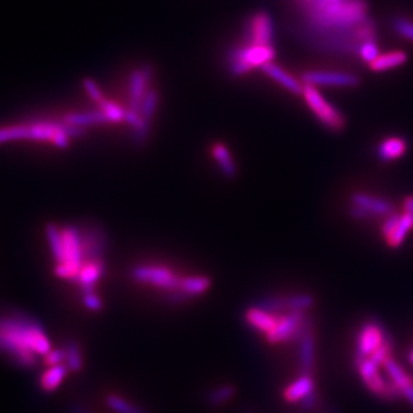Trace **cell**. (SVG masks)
Instances as JSON below:
<instances>
[{
	"label": "cell",
	"instance_id": "obj_6",
	"mask_svg": "<svg viewBox=\"0 0 413 413\" xmlns=\"http://www.w3.org/2000/svg\"><path fill=\"white\" fill-rule=\"evenodd\" d=\"M63 236V248H64V261L63 263L57 266L56 274L64 278L77 281L80 271L82 268V240L81 231L73 226L62 230Z\"/></svg>",
	"mask_w": 413,
	"mask_h": 413
},
{
	"label": "cell",
	"instance_id": "obj_23",
	"mask_svg": "<svg viewBox=\"0 0 413 413\" xmlns=\"http://www.w3.org/2000/svg\"><path fill=\"white\" fill-rule=\"evenodd\" d=\"M63 122L73 125V126H80V128H86L88 125H99V123H108L110 122L106 115L98 109V110H91V112H84V113H69L63 118Z\"/></svg>",
	"mask_w": 413,
	"mask_h": 413
},
{
	"label": "cell",
	"instance_id": "obj_7",
	"mask_svg": "<svg viewBox=\"0 0 413 413\" xmlns=\"http://www.w3.org/2000/svg\"><path fill=\"white\" fill-rule=\"evenodd\" d=\"M130 276L140 282L158 287L164 292L176 290L180 287L181 276H178L172 270L164 266L143 265L136 266L130 270Z\"/></svg>",
	"mask_w": 413,
	"mask_h": 413
},
{
	"label": "cell",
	"instance_id": "obj_22",
	"mask_svg": "<svg viewBox=\"0 0 413 413\" xmlns=\"http://www.w3.org/2000/svg\"><path fill=\"white\" fill-rule=\"evenodd\" d=\"M47 368L49 369H46L43 372V375L40 376L39 385H40L42 390H45V392H54L66 380L70 370L64 364L47 366Z\"/></svg>",
	"mask_w": 413,
	"mask_h": 413
},
{
	"label": "cell",
	"instance_id": "obj_45",
	"mask_svg": "<svg viewBox=\"0 0 413 413\" xmlns=\"http://www.w3.org/2000/svg\"><path fill=\"white\" fill-rule=\"evenodd\" d=\"M71 412L73 413H91L88 411L86 407H84L82 404H75V405H73V408H71Z\"/></svg>",
	"mask_w": 413,
	"mask_h": 413
},
{
	"label": "cell",
	"instance_id": "obj_24",
	"mask_svg": "<svg viewBox=\"0 0 413 413\" xmlns=\"http://www.w3.org/2000/svg\"><path fill=\"white\" fill-rule=\"evenodd\" d=\"M211 287V279L204 275H191L181 279L180 290L191 299L199 295L206 294Z\"/></svg>",
	"mask_w": 413,
	"mask_h": 413
},
{
	"label": "cell",
	"instance_id": "obj_8",
	"mask_svg": "<svg viewBox=\"0 0 413 413\" xmlns=\"http://www.w3.org/2000/svg\"><path fill=\"white\" fill-rule=\"evenodd\" d=\"M389 334L385 331L383 326L377 321H368L361 326L357 342H355V358H368L375 353Z\"/></svg>",
	"mask_w": 413,
	"mask_h": 413
},
{
	"label": "cell",
	"instance_id": "obj_17",
	"mask_svg": "<svg viewBox=\"0 0 413 413\" xmlns=\"http://www.w3.org/2000/svg\"><path fill=\"white\" fill-rule=\"evenodd\" d=\"M278 317L279 316H274L258 306L248 307L244 311L246 324H248L251 329H254L255 331L263 333L265 335L274 329V326L278 322Z\"/></svg>",
	"mask_w": 413,
	"mask_h": 413
},
{
	"label": "cell",
	"instance_id": "obj_42",
	"mask_svg": "<svg viewBox=\"0 0 413 413\" xmlns=\"http://www.w3.org/2000/svg\"><path fill=\"white\" fill-rule=\"evenodd\" d=\"M43 359H45V364L47 366L64 364V351H63V348L58 349V351H51L46 357H43Z\"/></svg>",
	"mask_w": 413,
	"mask_h": 413
},
{
	"label": "cell",
	"instance_id": "obj_14",
	"mask_svg": "<svg viewBox=\"0 0 413 413\" xmlns=\"http://www.w3.org/2000/svg\"><path fill=\"white\" fill-rule=\"evenodd\" d=\"M299 369L302 375H313L316 365V335L313 329L303 334L299 340Z\"/></svg>",
	"mask_w": 413,
	"mask_h": 413
},
{
	"label": "cell",
	"instance_id": "obj_18",
	"mask_svg": "<svg viewBox=\"0 0 413 413\" xmlns=\"http://www.w3.org/2000/svg\"><path fill=\"white\" fill-rule=\"evenodd\" d=\"M262 70L267 77H270L272 81H275L276 84L283 86L287 91H290L293 94H302L305 85L300 81H298L290 73L283 70L281 66H278L272 62H268L262 67Z\"/></svg>",
	"mask_w": 413,
	"mask_h": 413
},
{
	"label": "cell",
	"instance_id": "obj_5",
	"mask_svg": "<svg viewBox=\"0 0 413 413\" xmlns=\"http://www.w3.org/2000/svg\"><path fill=\"white\" fill-rule=\"evenodd\" d=\"M302 95L310 110L318 118V121L324 128L333 132H341L345 129L346 119L344 115L329 101L324 99V95L320 93L318 88L311 85H305Z\"/></svg>",
	"mask_w": 413,
	"mask_h": 413
},
{
	"label": "cell",
	"instance_id": "obj_12",
	"mask_svg": "<svg viewBox=\"0 0 413 413\" xmlns=\"http://www.w3.org/2000/svg\"><path fill=\"white\" fill-rule=\"evenodd\" d=\"M246 39L250 45L272 46V22L267 12L261 11L252 15L247 25Z\"/></svg>",
	"mask_w": 413,
	"mask_h": 413
},
{
	"label": "cell",
	"instance_id": "obj_2",
	"mask_svg": "<svg viewBox=\"0 0 413 413\" xmlns=\"http://www.w3.org/2000/svg\"><path fill=\"white\" fill-rule=\"evenodd\" d=\"M302 11L306 22L305 35L341 32L369 19L366 0H306Z\"/></svg>",
	"mask_w": 413,
	"mask_h": 413
},
{
	"label": "cell",
	"instance_id": "obj_9",
	"mask_svg": "<svg viewBox=\"0 0 413 413\" xmlns=\"http://www.w3.org/2000/svg\"><path fill=\"white\" fill-rule=\"evenodd\" d=\"M303 85L311 86H338V88H355L359 85V78L353 73L345 71H320L311 70L302 74Z\"/></svg>",
	"mask_w": 413,
	"mask_h": 413
},
{
	"label": "cell",
	"instance_id": "obj_37",
	"mask_svg": "<svg viewBox=\"0 0 413 413\" xmlns=\"http://www.w3.org/2000/svg\"><path fill=\"white\" fill-rule=\"evenodd\" d=\"M357 56L361 58V60L370 64L373 60H376L380 56L377 40H368V42L362 43Z\"/></svg>",
	"mask_w": 413,
	"mask_h": 413
},
{
	"label": "cell",
	"instance_id": "obj_25",
	"mask_svg": "<svg viewBox=\"0 0 413 413\" xmlns=\"http://www.w3.org/2000/svg\"><path fill=\"white\" fill-rule=\"evenodd\" d=\"M413 230V212H407L404 211L397 228L394 230V233L392 234L390 237L386 239V243L389 247L392 248H397L403 244V241L405 240L407 235Z\"/></svg>",
	"mask_w": 413,
	"mask_h": 413
},
{
	"label": "cell",
	"instance_id": "obj_31",
	"mask_svg": "<svg viewBox=\"0 0 413 413\" xmlns=\"http://www.w3.org/2000/svg\"><path fill=\"white\" fill-rule=\"evenodd\" d=\"M316 303V299L311 294L286 295V310L289 311H300L307 313Z\"/></svg>",
	"mask_w": 413,
	"mask_h": 413
},
{
	"label": "cell",
	"instance_id": "obj_1",
	"mask_svg": "<svg viewBox=\"0 0 413 413\" xmlns=\"http://www.w3.org/2000/svg\"><path fill=\"white\" fill-rule=\"evenodd\" d=\"M0 352L23 368H34L38 357L51 352L43 327L25 314L0 316Z\"/></svg>",
	"mask_w": 413,
	"mask_h": 413
},
{
	"label": "cell",
	"instance_id": "obj_30",
	"mask_svg": "<svg viewBox=\"0 0 413 413\" xmlns=\"http://www.w3.org/2000/svg\"><path fill=\"white\" fill-rule=\"evenodd\" d=\"M257 306L274 316H282L287 313L286 295H267L258 300Z\"/></svg>",
	"mask_w": 413,
	"mask_h": 413
},
{
	"label": "cell",
	"instance_id": "obj_40",
	"mask_svg": "<svg viewBox=\"0 0 413 413\" xmlns=\"http://www.w3.org/2000/svg\"><path fill=\"white\" fill-rule=\"evenodd\" d=\"M84 88L86 90L88 97H90L94 102L99 104V102H102V101L105 99V97H104L101 88L97 86V84H95L93 80H88H88H85V81H84Z\"/></svg>",
	"mask_w": 413,
	"mask_h": 413
},
{
	"label": "cell",
	"instance_id": "obj_43",
	"mask_svg": "<svg viewBox=\"0 0 413 413\" xmlns=\"http://www.w3.org/2000/svg\"><path fill=\"white\" fill-rule=\"evenodd\" d=\"M167 300L172 305H181V303H185L187 300H189L191 298L185 293H182L180 289L176 290H171V292H167Z\"/></svg>",
	"mask_w": 413,
	"mask_h": 413
},
{
	"label": "cell",
	"instance_id": "obj_34",
	"mask_svg": "<svg viewBox=\"0 0 413 413\" xmlns=\"http://www.w3.org/2000/svg\"><path fill=\"white\" fill-rule=\"evenodd\" d=\"M157 106H158V93L154 88H150L141 102V109H140L141 117L152 122V119L156 116Z\"/></svg>",
	"mask_w": 413,
	"mask_h": 413
},
{
	"label": "cell",
	"instance_id": "obj_33",
	"mask_svg": "<svg viewBox=\"0 0 413 413\" xmlns=\"http://www.w3.org/2000/svg\"><path fill=\"white\" fill-rule=\"evenodd\" d=\"M30 140L29 125H14L7 128H0V144L15 140Z\"/></svg>",
	"mask_w": 413,
	"mask_h": 413
},
{
	"label": "cell",
	"instance_id": "obj_28",
	"mask_svg": "<svg viewBox=\"0 0 413 413\" xmlns=\"http://www.w3.org/2000/svg\"><path fill=\"white\" fill-rule=\"evenodd\" d=\"M235 386L227 384V385H220L215 389H212L208 396H206V403L211 407H220L228 401H231L235 396Z\"/></svg>",
	"mask_w": 413,
	"mask_h": 413
},
{
	"label": "cell",
	"instance_id": "obj_29",
	"mask_svg": "<svg viewBox=\"0 0 413 413\" xmlns=\"http://www.w3.org/2000/svg\"><path fill=\"white\" fill-rule=\"evenodd\" d=\"M46 234L49 237V243L51 247V252L59 265L64 261V248H63V236L58 226L50 223L46 227Z\"/></svg>",
	"mask_w": 413,
	"mask_h": 413
},
{
	"label": "cell",
	"instance_id": "obj_11",
	"mask_svg": "<svg viewBox=\"0 0 413 413\" xmlns=\"http://www.w3.org/2000/svg\"><path fill=\"white\" fill-rule=\"evenodd\" d=\"M153 77V67L145 64L137 70H134L130 74L129 78V110L140 113L141 102L147 94L148 90L150 88V81Z\"/></svg>",
	"mask_w": 413,
	"mask_h": 413
},
{
	"label": "cell",
	"instance_id": "obj_32",
	"mask_svg": "<svg viewBox=\"0 0 413 413\" xmlns=\"http://www.w3.org/2000/svg\"><path fill=\"white\" fill-rule=\"evenodd\" d=\"M106 405L115 413H148L143 408L137 407L136 404L128 401L125 397L115 393L106 397Z\"/></svg>",
	"mask_w": 413,
	"mask_h": 413
},
{
	"label": "cell",
	"instance_id": "obj_4",
	"mask_svg": "<svg viewBox=\"0 0 413 413\" xmlns=\"http://www.w3.org/2000/svg\"><path fill=\"white\" fill-rule=\"evenodd\" d=\"M314 327L313 317L300 311H289L278 317L274 329L266 334L268 344H292L299 342L305 333Z\"/></svg>",
	"mask_w": 413,
	"mask_h": 413
},
{
	"label": "cell",
	"instance_id": "obj_27",
	"mask_svg": "<svg viewBox=\"0 0 413 413\" xmlns=\"http://www.w3.org/2000/svg\"><path fill=\"white\" fill-rule=\"evenodd\" d=\"M64 351V365L69 368L70 372H80L84 368V358L81 353V348L77 342L69 341L66 346L63 348Z\"/></svg>",
	"mask_w": 413,
	"mask_h": 413
},
{
	"label": "cell",
	"instance_id": "obj_15",
	"mask_svg": "<svg viewBox=\"0 0 413 413\" xmlns=\"http://www.w3.org/2000/svg\"><path fill=\"white\" fill-rule=\"evenodd\" d=\"M314 392H316V381L313 379V375L300 373V376L296 380L286 386V389L283 390V397L287 403L300 404L306 397H309Z\"/></svg>",
	"mask_w": 413,
	"mask_h": 413
},
{
	"label": "cell",
	"instance_id": "obj_38",
	"mask_svg": "<svg viewBox=\"0 0 413 413\" xmlns=\"http://www.w3.org/2000/svg\"><path fill=\"white\" fill-rule=\"evenodd\" d=\"M400 217H401V213L393 211L390 215H388L384 220L383 227H381V234H383L385 239L390 237L392 234L394 233V230L397 228L399 226V222H400Z\"/></svg>",
	"mask_w": 413,
	"mask_h": 413
},
{
	"label": "cell",
	"instance_id": "obj_35",
	"mask_svg": "<svg viewBox=\"0 0 413 413\" xmlns=\"http://www.w3.org/2000/svg\"><path fill=\"white\" fill-rule=\"evenodd\" d=\"M98 106L106 115V117L109 118L110 122H125L126 110H123L116 102L105 98L102 102L98 104Z\"/></svg>",
	"mask_w": 413,
	"mask_h": 413
},
{
	"label": "cell",
	"instance_id": "obj_39",
	"mask_svg": "<svg viewBox=\"0 0 413 413\" xmlns=\"http://www.w3.org/2000/svg\"><path fill=\"white\" fill-rule=\"evenodd\" d=\"M82 300H84V305L91 311H99L102 309V300L98 295L94 293V290L84 292Z\"/></svg>",
	"mask_w": 413,
	"mask_h": 413
},
{
	"label": "cell",
	"instance_id": "obj_16",
	"mask_svg": "<svg viewBox=\"0 0 413 413\" xmlns=\"http://www.w3.org/2000/svg\"><path fill=\"white\" fill-rule=\"evenodd\" d=\"M351 204L368 209L370 213L375 215V217H380V216L386 217L388 215H390L394 211L390 202L385 200L383 198H376L373 195L365 193V192L353 193L351 198Z\"/></svg>",
	"mask_w": 413,
	"mask_h": 413
},
{
	"label": "cell",
	"instance_id": "obj_36",
	"mask_svg": "<svg viewBox=\"0 0 413 413\" xmlns=\"http://www.w3.org/2000/svg\"><path fill=\"white\" fill-rule=\"evenodd\" d=\"M392 27L397 35L405 40L413 42V21L405 16H394L392 19Z\"/></svg>",
	"mask_w": 413,
	"mask_h": 413
},
{
	"label": "cell",
	"instance_id": "obj_47",
	"mask_svg": "<svg viewBox=\"0 0 413 413\" xmlns=\"http://www.w3.org/2000/svg\"><path fill=\"white\" fill-rule=\"evenodd\" d=\"M410 361H411V364L413 365V351L411 352V354H410Z\"/></svg>",
	"mask_w": 413,
	"mask_h": 413
},
{
	"label": "cell",
	"instance_id": "obj_48",
	"mask_svg": "<svg viewBox=\"0 0 413 413\" xmlns=\"http://www.w3.org/2000/svg\"><path fill=\"white\" fill-rule=\"evenodd\" d=\"M247 413H254V412H251V411H248V412H247Z\"/></svg>",
	"mask_w": 413,
	"mask_h": 413
},
{
	"label": "cell",
	"instance_id": "obj_26",
	"mask_svg": "<svg viewBox=\"0 0 413 413\" xmlns=\"http://www.w3.org/2000/svg\"><path fill=\"white\" fill-rule=\"evenodd\" d=\"M408 59L407 53L404 51H392V53H386V54H380L379 58L373 60L369 66L373 71H386V70H392L396 69L401 64H404Z\"/></svg>",
	"mask_w": 413,
	"mask_h": 413
},
{
	"label": "cell",
	"instance_id": "obj_46",
	"mask_svg": "<svg viewBox=\"0 0 413 413\" xmlns=\"http://www.w3.org/2000/svg\"><path fill=\"white\" fill-rule=\"evenodd\" d=\"M404 211L407 212H413V196H408L404 200Z\"/></svg>",
	"mask_w": 413,
	"mask_h": 413
},
{
	"label": "cell",
	"instance_id": "obj_3",
	"mask_svg": "<svg viewBox=\"0 0 413 413\" xmlns=\"http://www.w3.org/2000/svg\"><path fill=\"white\" fill-rule=\"evenodd\" d=\"M275 50L272 46H258L246 43L231 49L227 56V67L231 75L240 77L254 69L263 67L266 63L272 62Z\"/></svg>",
	"mask_w": 413,
	"mask_h": 413
},
{
	"label": "cell",
	"instance_id": "obj_20",
	"mask_svg": "<svg viewBox=\"0 0 413 413\" xmlns=\"http://www.w3.org/2000/svg\"><path fill=\"white\" fill-rule=\"evenodd\" d=\"M104 274H105V262L104 261L86 262L85 265H82L80 275L77 278V282L81 285L82 292H90V290H93L94 285L102 278Z\"/></svg>",
	"mask_w": 413,
	"mask_h": 413
},
{
	"label": "cell",
	"instance_id": "obj_41",
	"mask_svg": "<svg viewBox=\"0 0 413 413\" xmlns=\"http://www.w3.org/2000/svg\"><path fill=\"white\" fill-rule=\"evenodd\" d=\"M348 212H349V216L354 220H368V219L375 217V215L370 213L368 209H365L362 206H353V204H351Z\"/></svg>",
	"mask_w": 413,
	"mask_h": 413
},
{
	"label": "cell",
	"instance_id": "obj_13",
	"mask_svg": "<svg viewBox=\"0 0 413 413\" xmlns=\"http://www.w3.org/2000/svg\"><path fill=\"white\" fill-rule=\"evenodd\" d=\"M384 368L389 377L392 379V383L394 384L403 396L410 401L413 407V383L411 377L404 372V369L390 357H388L384 362Z\"/></svg>",
	"mask_w": 413,
	"mask_h": 413
},
{
	"label": "cell",
	"instance_id": "obj_44",
	"mask_svg": "<svg viewBox=\"0 0 413 413\" xmlns=\"http://www.w3.org/2000/svg\"><path fill=\"white\" fill-rule=\"evenodd\" d=\"M316 404H317V393L314 392L300 403V407L305 411H311L316 407Z\"/></svg>",
	"mask_w": 413,
	"mask_h": 413
},
{
	"label": "cell",
	"instance_id": "obj_19",
	"mask_svg": "<svg viewBox=\"0 0 413 413\" xmlns=\"http://www.w3.org/2000/svg\"><path fill=\"white\" fill-rule=\"evenodd\" d=\"M211 153L215 161L217 163L219 169L222 171L223 176L226 178H235L237 176V167H236L234 157L231 154V150L223 143H215L211 147Z\"/></svg>",
	"mask_w": 413,
	"mask_h": 413
},
{
	"label": "cell",
	"instance_id": "obj_21",
	"mask_svg": "<svg viewBox=\"0 0 413 413\" xmlns=\"http://www.w3.org/2000/svg\"><path fill=\"white\" fill-rule=\"evenodd\" d=\"M408 143L401 137H390L384 140L377 148V157L383 161H393L405 154Z\"/></svg>",
	"mask_w": 413,
	"mask_h": 413
},
{
	"label": "cell",
	"instance_id": "obj_10",
	"mask_svg": "<svg viewBox=\"0 0 413 413\" xmlns=\"http://www.w3.org/2000/svg\"><path fill=\"white\" fill-rule=\"evenodd\" d=\"M82 255L85 262L104 261V254L108 248L106 233L97 226H91L81 231Z\"/></svg>",
	"mask_w": 413,
	"mask_h": 413
}]
</instances>
